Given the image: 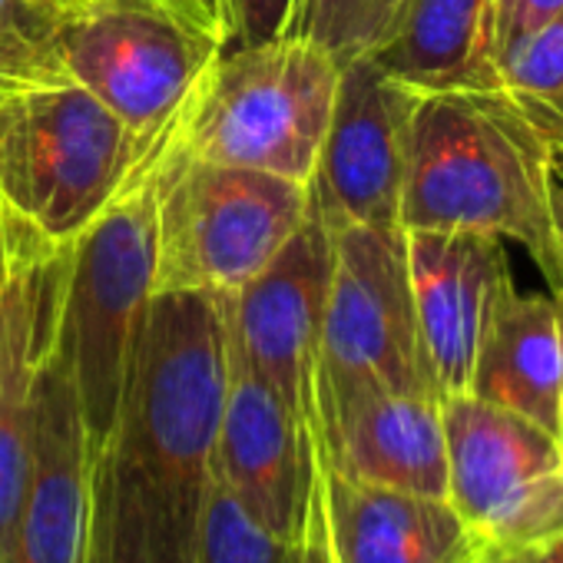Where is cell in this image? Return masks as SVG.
<instances>
[{"label":"cell","instance_id":"1","mask_svg":"<svg viewBox=\"0 0 563 563\" xmlns=\"http://www.w3.org/2000/svg\"><path fill=\"white\" fill-rule=\"evenodd\" d=\"M225 385V296L156 292L93 454L84 563H192Z\"/></svg>","mask_w":563,"mask_h":563},{"label":"cell","instance_id":"2","mask_svg":"<svg viewBox=\"0 0 563 563\" xmlns=\"http://www.w3.org/2000/svg\"><path fill=\"white\" fill-rule=\"evenodd\" d=\"M504 87L418 93L401 189V229H464L517 242L563 289V229L553 209L550 133Z\"/></svg>","mask_w":563,"mask_h":563},{"label":"cell","instance_id":"3","mask_svg":"<svg viewBox=\"0 0 563 563\" xmlns=\"http://www.w3.org/2000/svg\"><path fill=\"white\" fill-rule=\"evenodd\" d=\"M159 146L67 74L0 84V209L54 245H70Z\"/></svg>","mask_w":563,"mask_h":563},{"label":"cell","instance_id":"4","mask_svg":"<svg viewBox=\"0 0 563 563\" xmlns=\"http://www.w3.org/2000/svg\"><path fill=\"white\" fill-rule=\"evenodd\" d=\"M342 67L316 44L275 37L222 51L173 126L186 156L306 183L332 120Z\"/></svg>","mask_w":563,"mask_h":563},{"label":"cell","instance_id":"5","mask_svg":"<svg viewBox=\"0 0 563 563\" xmlns=\"http://www.w3.org/2000/svg\"><path fill=\"white\" fill-rule=\"evenodd\" d=\"M54 51L74 84L159 146L225 51V31L199 0H77L57 14Z\"/></svg>","mask_w":563,"mask_h":563},{"label":"cell","instance_id":"6","mask_svg":"<svg viewBox=\"0 0 563 563\" xmlns=\"http://www.w3.org/2000/svg\"><path fill=\"white\" fill-rule=\"evenodd\" d=\"M306 219V183L206 163L166 140L156 166V292L232 296Z\"/></svg>","mask_w":563,"mask_h":563},{"label":"cell","instance_id":"7","mask_svg":"<svg viewBox=\"0 0 563 563\" xmlns=\"http://www.w3.org/2000/svg\"><path fill=\"white\" fill-rule=\"evenodd\" d=\"M163 146L70 245L60 335L70 345L93 454L117 421L133 342L156 296V166Z\"/></svg>","mask_w":563,"mask_h":563},{"label":"cell","instance_id":"8","mask_svg":"<svg viewBox=\"0 0 563 563\" xmlns=\"http://www.w3.org/2000/svg\"><path fill=\"white\" fill-rule=\"evenodd\" d=\"M322 316L319 385H382L441 398L418 335L401 225H339Z\"/></svg>","mask_w":563,"mask_h":563},{"label":"cell","instance_id":"9","mask_svg":"<svg viewBox=\"0 0 563 563\" xmlns=\"http://www.w3.org/2000/svg\"><path fill=\"white\" fill-rule=\"evenodd\" d=\"M448 500L484 550L530 547L563 533V441L547 428L474 398H441Z\"/></svg>","mask_w":563,"mask_h":563},{"label":"cell","instance_id":"10","mask_svg":"<svg viewBox=\"0 0 563 563\" xmlns=\"http://www.w3.org/2000/svg\"><path fill=\"white\" fill-rule=\"evenodd\" d=\"M332 282V232L309 209L302 229L232 296H225L229 349L319 428V342Z\"/></svg>","mask_w":563,"mask_h":563},{"label":"cell","instance_id":"11","mask_svg":"<svg viewBox=\"0 0 563 563\" xmlns=\"http://www.w3.org/2000/svg\"><path fill=\"white\" fill-rule=\"evenodd\" d=\"M415 87L372 57L342 67L332 120L309 179V209L329 225H401Z\"/></svg>","mask_w":563,"mask_h":563},{"label":"cell","instance_id":"12","mask_svg":"<svg viewBox=\"0 0 563 563\" xmlns=\"http://www.w3.org/2000/svg\"><path fill=\"white\" fill-rule=\"evenodd\" d=\"M70 245H54L11 216L0 252V563L11 560L31 457L34 382L60 329Z\"/></svg>","mask_w":563,"mask_h":563},{"label":"cell","instance_id":"13","mask_svg":"<svg viewBox=\"0 0 563 563\" xmlns=\"http://www.w3.org/2000/svg\"><path fill=\"white\" fill-rule=\"evenodd\" d=\"M212 464L252 520L282 540H306L322 477L316 434L232 349Z\"/></svg>","mask_w":563,"mask_h":563},{"label":"cell","instance_id":"14","mask_svg":"<svg viewBox=\"0 0 563 563\" xmlns=\"http://www.w3.org/2000/svg\"><path fill=\"white\" fill-rule=\"evenodd\" d=\"M93 451L70 345L54 335L34 382L31 457L8 563H84Z\"/></svg>","mask_w":563,"mask_h":563},{"label":"cell","instance_id":"15","mask_svg":"<svg viewBox=\"0 0 563 563\" xmlns=\"http://www.w3.org/2000/svg\"><path fill=\"white\" fill-rule=\"evenodd\" d=\"M418 335L441 398L461 395L500 299L514 289L504 239L464 229H405Z\"/></svg>","mask_w":563,"mask_h":563},{"label":"cell","instance_id":"16","mask_svg":"<svg viewBox=\"0 0 563 563\" xmlns=\"http://www.w3.org/2000/svg\"><path fill=\"white\" fill-rule=\"evenodd\" d=\"M322 467L411 494L448 497L441 398L382 385H319Z\"/></svg>","mask_w":563,"mask_h":563},{"label":"cell","instance_id":"17","mask_svg":"<svg viewBox=\"0 0 563 563\" xmlns=\"http://www.w3.org/2000/svg\"><path fill=\"white\" fill-rule=\"evenodd\" d=\"M322 523L335 563H477L484 540L448 497L411 494L322 467Z\"/></svg>","mask_w":563,"mask_h":563},{"label":"cell","instance_id":"18","mask_svg":"<svg viewBox=\"0 0 563 563\" xmlns=\"http://www.w3.org/2000/svg\"><path fill=\"white\" fill-rule=\"evenodd\" d=\"M467 391L560 438L563 322L553 296L510 289L481 342Z\"/></svg>","mask_w":563,"mask_h":563},{"label":"cell","instance_id":"19","mask_svg":"<svg viewBox=\"0 0 563 563\" xmlns=\"http://www.w3.org/2000/svg\"><path fill=\"white\" fill-rule=\"evenodd\" d=\"M494 27L497 0H405L388 41L368 57L421 93L500 87Z\"/></svg>","mask_w":563,"mask_h":563},{"label":"cell","instance_id":"20","mask_svg":"<svg viewBox=\"0 0 563 563\" xmlns=\"http://www.w3.org/2000/svg\"><path fill=\"white\" fill-rule=\"evenodd\" d=\"M401 8L405 0H296L282 37L309 41L345 67L388 41Z\"/></svg>","mask_w":563,"mask_h":563},{"label":"cell","instance_id":"21","mask_svg":"<svg viewBox=\"0 0 563 563\" xmlns=\"http://www.w3.org/2000/svg\"><path fill=\"white\" fill-rule=\"evenodd\" d=\"M497 77L537 117L563 123V11L507 44L497 54Z\"/></svg>","mask_w":563,"mask_h":563},{"label":"cell","instance_id":"22","mask_svg":"<svg viewBox=\"0 0 563 563\" xmlns=\"http://www.w3.org/2000/svg\"><path fill=\"white\" fill-rule=\"evenodd\" d=\"M192 563H302V543L265 530L216 481L202 510Z\"/></svg>","mask_w":563,"mask_h":563},{"label":"cell","instance_id":"23","mask_svg":"<svg viewBox=\"0 0 563 563\" xmlns=\"http://www.w3.org/2000/svg\"><path fill=\"white\" fill-rule=\"evenodd\" d=\"M54 27L57 14L37 0H0V84L64 74Z\"/></svg>","mask_w":563,"mask_h":563},{"label":"cell","instance_id":"24","mask_svg":"<svg viewBox=\"0 0 563 563\" xmlns=\"http://www.w3.org/2000/svg\"><path fill=\"white\" fill-rule=\"evenodd\" d=\"M296 0H225L229 11V41L225 51L265 44L286 34Z\"/></svg>","mask_w":563,"mask_h":563},{"label":"cell","instance_id":"25","mask_svg":"<svg viewBox=\"0 0 563 563\" xmlns=\"http://www.w3.org/2000/svg\"><path fill=\"white\" fill-rule=\"evenodd\" d=\"M563 11V0H497V27H494V54L514 44L520 34L537 27L540 21Z\"/></svg>","mask_w":563,"mask_h":563},{"label":"cell","instance_id":"26","mask_svg":"<svg viewBox=\"0 0 563 563\" xmlns=\"http://www.w3.org/2000/svg\"><path fill=\"white\" fill-rule=\"evenodd\" d=\"M477 563H563V533L530 543V547H514V550H484Z\"/></svg>","mask_w":563,"mask_h":563},{"label":"cell","instance_id":"27","mask_svg":"<svg viewBox=\"0 0 563 563\" xmlns=\"http://www.w3.org/2000/svg\"><path fill=\"white\" fill-rule=\"evenodd\" d=\"M302 563H335V553H332V543H329V533H325V523H322V504L316 500V510H312V520H309V530H306V540H302Z\"/></svg>","mask_w":563,"mask_h":563},{"label":"cell","instance_id":"28","mask_svg":"<svg viewBox=\"0 0 563 563\" xmlns=\"http://www.w3.org/2000/svg\"><path fill=\"white\" fill-rule=\"evenodd\" d=\"M550 169H553V209L563 229V126L550 133Z\"/></svg>","mask_w":563,"mask_h":563},{"label":"cell","instance_id":"29","mask_svg":"<svg viewBox=\"0 0 563 563\" xmlns=\"http://www.w3.org/2000/svg\"><path fill=\"white\" fill-rule=\"evenodd\" d=\"M199 8L225 31V41H229V11H225V0H199Z\"/></svg>","mask_w":563,"mask_h":563},{"label":"cell","instance_id":"30","mask_svg":"<svg viewBox=\"0 0 563 563\" xmlns=\"http://www.w3.org/2000/svg\"><path fill=\"white\" fill-rule=\"evenodd\" d=\"M37 4H44V8H51L54 14H60V11L74 8V4H77V0H37Z\"/></svg>","mask_w":563,"mask_h":563},{"label":"cell","instance_id":"31","mask_svg":"<svg viewBox=\"0 0 563 563\" xmlns=\"http://www.w3.org/2000/svg\"><path fill=\"white\" fill-rule=\"evenodd\" d=\"M8 229H11V216L0 209V252H4V245H8Z\"/></svg>","mask_w":563,"mask_h":563},{"label":"cell","instance_id":"32","mask_svg":"<svg viewBox=\"0 0 563 563\" xmlns=\"http://www.w3.org/2000/svg\"><path fill=\"white\" fill-rule=\"evenodd\" d=\"M553 296V302H556V309H560V322H563V289L560 292H550ZM560 441H563V421H560Z\"/></svg>","mask_w":563,"mask_h":563}]
</instances>
